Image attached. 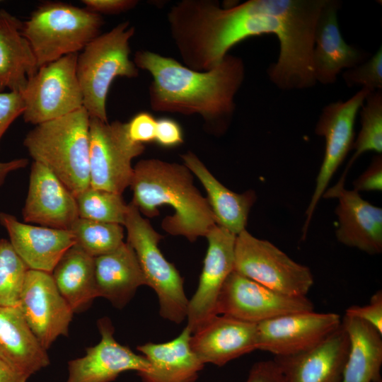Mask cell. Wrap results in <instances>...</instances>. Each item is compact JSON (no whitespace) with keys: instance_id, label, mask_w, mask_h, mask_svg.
Masks as SVG:
<instances>
[{"instance_id":"cell-1","label":"cell","mask_w":382,"mask_h":382,"mask_svg":"<svg viewBox=\"0 0 382 382\" xmlns=\"http://www.w3.org/2000/svg\"><path fill=\"white\" fill-rule=\"evenodd\" d=\"M136 66L148 71L154 111L199 115L207 125L224 128L235 112V96L245 77L241 58L228 54L213 69L198 71L176 59L149 50L137 51Z\"/></svg>"},{"instance_id":"cell-2","label":"cell","mask_w":382,"mask_h":382,"mask_svg":"<svg viewBox=\"0 0 382 382\" xmlns=\"http://www.w3.org/2000/svg\"><path fill=\"white\" fill-rule=\"evenodd\" d=\"M129 186L132 202L146 216L159 215L161 205L173 209V214L161 222L163 229L173 236L194 242L216 224L207 198L194 185L192 173L184 164L141 160L134 167Z\"/></svg>"},{"instance_id":"cell-3","label":"cell","mask_w":382,"mask_h":382,"mask_svg":"<svg viewBox=\"0 0 382 382\" xmlns=\"http://www.w3.org/2000/svg\"><path fill=\"white\" fill-rule=\"evenodd\" d=\"M90 118L83 107L35 125L23 140L33 161L49 168L75 197L90 187Z\"/></svg>"},{"instance_id":"cell-4","label":"cell","mask_w":382,"mask_h":382,"mask_svg":"<svg viewBox=\"0 0 382 382\" xmlns=\"http://www.w3.org/2000/svg\"><path fill=\"white\" fill-rule=\"evenodd\" d=\"M135 28L124 21L100 34L78 54L76 75L83 107L91 118L108 122L106 101L117 77L135 78L139 69L130 59L129 42Z\"/></svg>"},{"instance_id":"cell-5","label":"cell","mask_w":382,"mask_h":382,"mask_svg":"<svg viewBox=\"0 0 382 382\" xmlns=\"http://www.w3.org/2000/svg\"><path fill=\"white\" fill-rule=\"evenodd\" d=\"M101 15L61 1L40 5L23 22L38 68L71 54L79 53L100 34Z\"/></svg>"},{"instance_id":"cell-6","label":"cell","mask_w":382,"mask_h":382,"mask_svg":"<svg viewBox=\"0 0 382 382\" xmlns=\"http://www.w3.org/2000/svg\"><path fill=\"white\" fill-rule=\"evenodd\" d=\"M124 226L127 232V242L137 255L146 285L157 295L161 316L181 323L187 317L189 299L182 277L159 249L162 235L155 231L132 202L128 204Z\"/></svg>"},{"instance_id":"cell-7","label":"cell","mask_w":382,"mask_h":382,"mask_svg":"<svg viewBox=\"0 0 382 382\" xmlns=\"http://www.w3.org/2000/svg\"><path fill=\"white\" fill-rule=\"evenodd\" d=\"M234 271L269 289L294 296H306L314 282L309 267L245 229L236 235Z\"/></svg>"},{"instance_id":"cell-8","label":"cell","mask_w":382,"mask_h":382,"mask_svg":"<svg viewBox=\"0 0 382 382\" xmlns=\"http://www.w3.org/2000/svg\"><path fill=\"white\" fill-rule=\"evenodd\" d=\"M78 54H71L38 68L20 92L26 123L37 125L83 107L76 75Z\"/></svg>"},{"instance_id":"cell-9","label":"cell","mask_w":382,"mask_h":382,"mask_svg":"<svg viewBox=\"0 0 382 382\" xmlns=\"http://www.w3.org/2000/svg\"><path fill=\"white\" fill-rule=\"evenodd\" d=\"M90 187L122 194L130 185L132 161L141 155L144 144L129 137L126 122L90 118Z\"/></svg>"},{"instance_id":"cell-10","label":"cell","mask_w":382,"mask_h":382,"mask_svg":"<svg viewBox=\"0 0 382 382\" xmlns=\"http://www.w3.org/2000/svg\"><path fill=\"white\" fill-rule=\"evenodd\" d=\"M371 92L368 88H362L345 102L339 100L330 103L322 110L315 132L317 135L325 138V154L316 178L314 191L306 211V219L302 229L303 239L306 237L313 212L332 175L352 150L355 119Z\"/></svg>"},{"instance_id":"cell-11","label":"cell","mask_w":382,"mask_h":382,"mask_svg":"<svg viewBox=\"0 0 382 382\" xmlns=\"http://www.w3.org/2000/svg\"><path fill=\"white\" fill-rule=\"evenodd\" d=\"M313 310V303L306 296L277 292L233 270L222 286L215 313L257 324L283 315Z\"/></svg>"},{"instance_id":"cell-12","label":"cell","mask_w":382,"mask_h":382,"mask_svg":"<svg viewBox=\"0 0 382 382\" xmlns=\"http://www.w3.org/2000/svg\"><path fill=\"white\" fill-rule=\"evenodd\" d=\"M342 323L335 313L313 311L293 313L257 324V349L274 357H286L307 351L326 339Z\"/></svg>"},{"instance_id":"cell-13","label":"cell","mask_w":382,"mask_h":382,"mask_svg":"<svg viewBox=\"0 0 382 382\" xmlns=\"http://www.w3.org/2000/svg\"><path fill=\"white\" fill-rule=\"evenodd\" d=\"M18 306L46 350L58 337L67 335L74 311L59 291L51 273L29 270Z\"/></svg>"},{"instance_id":"cell-14","label":"cell","mask_w":382,"mask_h":382,"mask_svg":"<svg viewBox=\"0 0 382 382\" xmlns=\"http://www.w3.org/2000/svg\"><path fill=\"white\" fill-rule=\"evenodd\" d=\"M205 237L208 247L199 284L189 300L187 326L193 333L216 316V306L222 286L234 270L236 235L216 224Z\"/></svg>"},{"instance_id":"cell-15","label":"cell","mask_w":382,"mask_h":382,"mask_svg":"<svg viewBox=\"0 0 382 382\" xmlns=\"http://www.w3.org/2000/svg\"><path fill=\"white\" fill-rule=\"evenodd\" d=\"M100 341L86 349V354L68 363L66 382H111L127 371H145L149 363L143 356L122 345L114 337L110 320L103 318L98 322Z\"/></svg>"},{"instance_id":"cell-16","label":"cell","mask_w":382,"mask_h":382,"mask_svg":"<svg viewBox=\"0 0 382 382\" xmlns=\"http://www.w3.org/2000/svg\"><path fill=\"white\" fill-rule=\"evenodd\" d=\"M23 221L57 229L69 230L79 218L76 197L46 166L33 161Z\"/></svg>"},{"instance_id":"cell-17","label":"cell","mask_w":382,"mask_h":382,"mask_svg":"<svg viewBox=\"0 0 382 382\" xmlns=\"http://www.w3.org/2000/svg\"><path fill=\"white\" fill-rule=\"evenodd\" d=\"M323 198H337L335 209L338 241L370 255L382 251V209L373 205L354 190L345 187L325 190Z\"/></svg>"},{"instance_id":"cell-18","label":"cell","mask_w":382,"mask_h":382,"mask_svg":"<svg viewBox=\"0 0 382 382\" xmlns=\"http://www.w3.org/2000/svg\"><path fill=\"white\" fill-rule=\"evenodd\" d=\"M340 1L326 0L319 14L314 34L312 66L316 82L324 85L335 82L343 69L353 68L369 54L348 45L339 28L337 13Z\"/></svg>"},{"instance_id":"cell-19","label":"cell","mask_w":382,"mask_h":382,"mask_svg":"<svg viewBox=\"0 0 382 382\" xmlns=\"http://www.w3.org/2000/svg\"><path fill=\"white\" fill-rule=\"evenodd\" d=\"M257 324L216 315L192 333L190 345L203 364L222 366L257 350Z\"/></svg>"},{"instance_id":"cell-20","label":"cell","mask_w":382,"mask_h":382,"mask_svg":"<svg viewBox=\"0 0 382 382\" xmlns=\"http://www.w3.org/2000/svg\"><path fill=\"white\" fill-rule=\"evenodd\" d=\"M0 224L6 230L13 249L30 270L52 273L65 252L75 245L70 230L23 223L5 212L0 213Z\"/></svg>"},{"instance_id":"cell-21","label":"cell","mask_w":382,"mask_h":382,"mask_svg":"<svg viewBox=\"0 0 382 382\" xmlns=\"http://www.w3.org/2000/svg\"><path fill=\"white\" fill-rule=\"evenodd\" d=\"M349 337L340 327L316 347L294 355L274 357L287 382H342Z\"/></svg>"},{"instance_id":"cell-22","label":"cell","mask_w":382,"mask_h":382,"mask_svg":"<svg viewBox=\"0 0 382 382\" xmlns=\"http://www.w3.org/2000/svg\"><path fill=\"white\" fill-rule=\"evenodd\" d=\"M191 335L186 326L170 341L139 345L137 350L149 363L148 370L137 373L142 381L195 382L204 364L191 347Z\"/></svg>"},{"instance_id":"cell-23","label":"cell","mask_w":382,"mask_h":382,"mask_svg":"<svg viewBox=\"0 0 382 382\" xmlns=\"http://www.w3.org/2000/svg\"><path fill=\"white\" fill-rule=\"evenodd\" d=\"M0 358L28 377L50 364L18 306H0Z\"/></svg>"},{"instance_id":"cell-24","label":"cell","mask_w":382,"mask_h":382,"mask_svg":"<svg viewBox=\"0 0 382 382\" xmlns=\"http://www.w3.org/2000/svg\"><path fill=\"white\" fill-rule=\"evenodd\" d=\"M94 265L98 297L108 299L118 308L127 304L139 286L146 285L137 255L127 242L94 257Z\"/></svg>"},{"instance_id":"cell-25","label":"cell","mask_w":382,"mask_h":382,"mask_svg":"<svg viewBox=\"0 0 382 382\" xmlns=\"http://www.w3.org/2000/svg\"><path fill=\"white\" fill-rule=\"evenodd\" d=\"M184 165L205 189L207 199L217 225L238 235L245 229L250 210L255 202L254 191L236 193L222 185L192 152L181 156Z\"/></svg>"},{"instance_id":"cell-26","label":"cell","mask_w":382,"mask_h":382,"mask_svg":"<svg viewBox=\"0 0 382 382\" xmlns=\"http://www.w3.org/2000/svg\"><path fill=\"white\" fill-rule=\"evenodd\" d=\"M23 22L0 10V92H21L38 66L33 50L21 33Z\"/></svg>"},{"instance_id":"cell-27","label":"cell","mask_w":382,"mask_h":382,"mask_svg":"<svg viewBox=\"0 0 382 382\" xmlns=\"http://www.w3.org/2000/svg\"><path fill=\"white\" fill-rule=\"evenodd\" d=\"M342 325L349 342L342 382H381L382 334L367 323L347 315Z\"/></svg>"},{"instance_id":"cell-28","label":"cell","mask_w":382,"mask_h":382,"mask_svg":"<svg viewBox=\"0 0 382 382\" xmlns=\"http://www.w3.org/2000/svg\"><path fill=\"white\" fill-rule=\"evenodd\" d=\"M51 274L59 291L74 313L86 308L98 297L94 257L76 245L65 252Z\"/></svg>"},{"instance_id":"cell-29","label":"cell","mask_w":382,"mask_h":382,"mask_svg":"<svg viewBox=\"0 0 382 382\" xmlns=\"http://www.w3.org/2000/svg\"><path fill=\"white\" fill-rule=\"evenodd\" d=\"M361 110V129L352 150L354 152L335 188L344 187L346 175L354 162L364 153L382 152V91L371 92L365 99Z\"/></svg>"},{"instance_id":"cell-30","label":"cell","mask_w":382,"mask_h":382,"mask_svg":"<svg viewBox=\"0 0 382 382\" xmlns=\"http://www.w3.org/2000/svg\"><path fill=\"white\" fill-rule=\"evenodd\" d=\"M69 230L75 245L93 257L108 254L123 243V226L78 218Z\"/></svg>"},{"instance_id":"cell-31","label":"cell","mask_w":382,"mask_h":382,"mask_svg":"<svg viewBox=\"0 0 382 382\" xmlns=\"http://www.w3.org/2000/svg\"><path fill=\"white\" fill-rule=\"evenodd\" d=\"M79 217L124 226L128 211L122 194L91 187L76 197Z\"/></svg>"},{"instance_id":"cell-32","label":"cell","mask_w":382,"mask_h":382,"mask_svg":"<svg viewBox=\"0 0 382 382\" xmlns=\"http://www.w3.org/2000/svg\"><path fill=\"white\" fill-rule=\"evenodd\" d=\"M29 270L9 241L0 238V306L18 305Z\"/></svg>"},{"instance_id":"cell-33","label":"cell","mask_w":382,"mask_h":382,"mask_svg":"<svg viewBox=\"0 0 382 382\" xmlns=\"http://www.w3.org/2000/svg\"><path fill=\"white\" fill-rule=\"evenodd\" d=\"M342 78L349 87L361 85L372 92L382 89L381 47L369 59L345 71Z\"/></svg>"},{"instance_id":"cell-34","label":"cell","mask_w":382,"mask_h":382,"mask_svg":"<svg viewBox=\"0 0 382 382\" xmlns=\"http://www.w3.org/2000/svg\"><path fill=\"white\" fill-rule=\"evenodd\" d=\"M156 120L149 112L142 111L126 122L127 134L134 142L144 144L155 141Z\"/></svg>"},{"instance_id":"cell-35","label":"cell","mask_w":382,"mask_h":382,"mask_svg":"<svg viewBox=\"0 0 382 382\" xmlns=\"http://www.w3.org/2000/svg\"><path fill=\"white\" fill-rule=\"evenodd\" d=\"M24 110L25 104L20 92H0V141L11 125L23 115Z\"/></svg>"},{"instance_id":"cell-36","label":"cell","mask_w":382,"mask_h":382,"mask_svg":"<svg viewBox=\"0 0 382 382\" xmlns=\"http://www.w3.org/2000/svg\"><path fill=\"white\" fill-rule=\"evenodd\" d=\"M361 320L382 334V291L378 290L372 295L369 304L354 305L347 308L345 314Z\"/></svg>"},{"instance_id":"cell-37","label":"cell","mask_w":382,"mask_h":382,"mask_svg":"<svg viewBox=\"0 0 382 382\" xmlns=\"http://www.w3.org/2000/svg\"><path fill=\"white\" fill-rule=\"evenodd\" d=\"M353 190L359 192L381 191L382 156H374L367 169L353 183Z\"/></svg>"},{"instance_id":"cell-38","label":"cell","mask_w":382,"mask_h":382,"mask_svg":"<svg viewBox=\"0 0 382 382\" xmlns=\"http://www.w3.org/2000/svg\"><path fill=\"white\" fill-rule=\"evenodd\" d=\"M154 141L165 148L181 144L183 142V134L180 125L177 121L168 117L157 120Z\"/></svg>"},{"instance_id":"cell-39","label":"cell","mask_w":382,"mask_h":382,"mask_svg":"<svg viewBox=\"0 0 382 382\" xmlns=\"http://www.w3.org/2000/svg\"><path fill=\"white\" fill-rule=\"evenodd\" d=\"M245 382H287L277 362L273 360L255 363Z\"/></svg>"},{"instance_id":"cell-40","label":"cell","mask_w":382,"mask_h":382,"mask_svg":"<svg viewBox=\"0 0 382 382\" xmlns=\"http://www.w3.org/2000/svg\"><path fill=\"white\" fill-rule=\"evenodd\" d=\"M85 8L98 14H119L133 9L137 0H83Z\"/></svg>"},{"instance_id":"cell-41","label":"cell","mask_w":382,"mask_h":382,"mask_svg":"<svg viewBox=\"0 0 382 382\" xmlns=\"http://www.w3.org/2000/svg\"><path fill=\"white\" fill-rule=\"evenodd\" d=\"M29 377L13 369L0 358V382H27Z\"/></svg>"},{"instance_id":"cell-42","label":"cell","mask_w":382,"mask_h":382,"mask_svg":"<svg viewBox=\"0 0 382 382\" xmlns=\"http://www.w3.org/2000/svg\"><path fill=\"white\" fill-rule=\"evenodd\" d=\"M28 164L27 158H15L8 161H0V186H1L7 176L13 171L24 168Z\"/></svg>"},{"instance_id":"cell-43","label":"cell","mask_w":382,"mask_h":382,"mask_svg":"<svg viewBox=\"0 0 382 382\" xmlns=\"http://www.w3.org/2000/svg\"><path fill=\"white\" fill-rule=\"evenodd\" d=\"M0 2H1V1H0Z\"/></svg>"}]
</instances>
